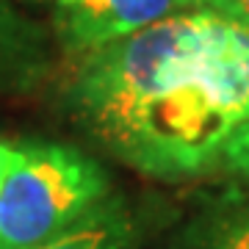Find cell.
I'll list each match as a JSON object with an SVG mask.
<instances>
[{"label":"cell","mask_w":249,"mask_h":249,"mask_svg":"<svg viewBox=\"0 0 249 249\" xmlns=\"http://www.w3.org/2000/svg\"><path fill=\"white\" fill-rule=\"evenodd\" d=\"M39 45V31L19 14L9 0H0V61L31 53Z\"/></svg>","instance_id":"obj_5"},{"label":"cell","mask_w":249,"mask_h":249,"mask_svg":"<svg viewBox=\"0 0 249 249\" xmlns=\"http://www.w3.org/2000/svg\"><path fill=\"white\" fill-rule=\"evenodd\" d=\"M199 249H249V208L219 222Z\"/></svg>","instance_id":"obj_6"},{"label":"cell","mask_w":249,"mask_h":249,"mask_svg":"<svg viewBox=\"0 0 249 249\" xmlns=\"http://www.w3.org/2000/svg\"><path fill=\"white\" fill-rule=\"evenodd\" d=\"M180 11H191V0H53L58 39L75 58Z\"/></svg>","instance_id":"obj_3"},{"label":"cell","mask_w":249,"mask_h":249,"mask_svg":"<svg viewBox=\"0 0 249 249\" xmlns=\"http://www.w3.org/2000/svg\"><path fill=\"white\" fill-rule=\"evenodd\" d=\"M36 3H42V0H36Z\"/></svg>","instance_id":"obj_10"},{"label":"cell","mask_w":249,"mask_h":249,"mask_svg":"<svg viewBox=\"0 0 249 249\" xmlns=\"http://www.w3.org/2000/svg\"><path fill=\"white\" fill-rule=\"evenodd\" d=\"M219 169L249 183V119L232 133L230 144H227V150L222 155V166Z\"/></svg>","instance_id":"obj_7"},{"label":"cell","mask_w":249,"mask_h":249,"mask_svg":"<svg viewBox=\"0 0 249 249\" xmlns=\"http://www.w3.org/2000/svg\"><path fill=\"white\" fill-rule=\"evenodd\" d=\"M36 249H136V222L119 196H108L58 238Z\"/></svg>","instance_id":"obj_4"},{"label":"cell","mask_w":249,"mask_h":249,"mask_svg":"<svg viewBox=\"0 0 249 249\" xmlns=\"http://www.w3.org/2000/svg\"><path fill=\"white\" fill-rule=\"evenodd\" d=\"M70 106L130 169L169 183L208 175L249 119V31L202 9L172 14L80 55Z\"/></svg>","instance_id":"obj_1"},{"label":"cell","mask_w":249,"mask_h":249,"mask_svg":"<svg viewBox=\"0 0 249 249\" xmlns=\"http://www.w3.org/2000/svg\"><path fill=\"white\" fill-rule=\"evenodd\" d=\"M14 155H17V142L0 139V186H3V178H6L9 166L14 163Z\"/></svg>","instance_id":"obj_9"},{"label":"cell","mask_w":249,"mask_h":249,"mask_svg":"<svg viewBox=\"0 0 249 249\" xmlns=\"http://www.w3.org/2000/svg\"><path fill=\"white\" fill-rule=\"evenodd\" d=\"M111 196L97 160L64 142H17L0 186V249H36Z\"/></svg>","instance_id":"obj_2"},{"label":"cell","mask_w":249,"mask_h":249,"mask_svg":"<svg viewBox=\"0 0 249 249\" xmlns=\"http://www.w3.org/2000/svg\"><path fill=\"white\" fill-rule=\"evenodd\" d=\"M191 9L211 11L216 17L230 19L249 31V0H191Z\"/></svg>","instance_id":"obj_8"}]
</instances>
